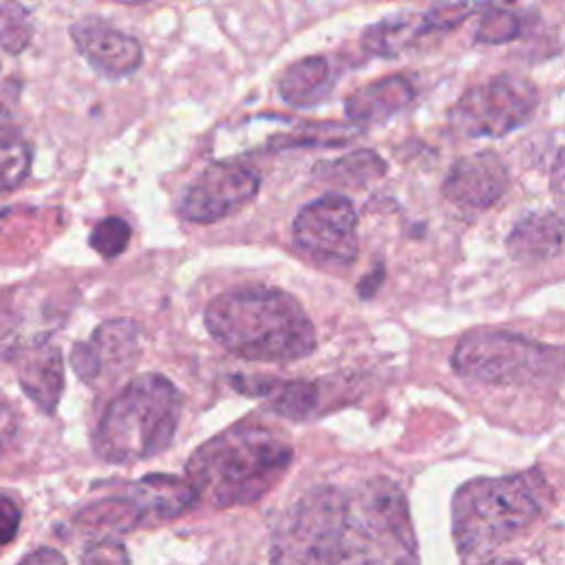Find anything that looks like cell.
<instances>
[{
    "label": "cell",
    "mask_w": 565,
    "mask_h": 565,
    "mask_svg": "<svg viewBox=\"0 0 565 565\" xmlns=\"http://www.w3.org/2000/svg\"><path fill=\"white\" fill-rule=\"evenodd\" d=\"M289 437L260 422H236L203 441L185 461V479L210 508H236L258 501L289 470Z\"/></svg>",
    "instance_id": "obj_1"
},
{
    "label": "cell",
    "mask_w": 565,
    "mask_h": 565,
    "mask_svg": "<svg viewBox=\"0 0 565 565\" xmlns=\"http://www.w3.org/2000/svg\"><path fill=\"white\" fill-rule=\"evenodd\" d=\"M207 333L232 355L249 362H294L316 349V327L287 291L247 285L207 302Z\"/></svg>",
    "instance_id": "obj_2"
},
{
    "label": "cell",
    "mask_w": 565,
    "mask_h": 565,
    "mask_svg": "<svg viewBox=\"0 0 565 565\" xmlns=\"http://www.w3.org/2000/svg\"><path fill=\"white\" fill-rule=\"evenodd\" d=\"M550 503L552 488L536 470L461 483L450 503L457 554L463 561H492L494 552L527 532Z\"/></svg>",
    "instance_id": "obj_3"
},
{
    "label": "cell",
    "mask_w": 565,
    "mask_h": 565,
    "mask_svg": "<svg viewBox=\"0 0 565 565\" xmlns=\"http://www.w3.org/2000/svg\"><path fill=\"white\" fill-rule=\"evenodd\" d=\"M181 391L161 373L132 377L104 408L93 448L108 463L143 461L163 452L179 428Z\"/></svg>",
    "instance_id": "obj_4"
},
{
    "label": "cell",
    "mask_w": 565,
    "mask_h": 565,
    "mask_svg": "<svg viewBox=\"0 0 565 565\" xmlns=\"http://www.w3.org/2000/svg\"><path fill=\"white\" fill-rule=\"evenodd\" d=\"M450 364L479 384L530 386L561 377L563 349L512 331L475 329L455 344Z\"/></svg>",
    "instance_id": "obj_5"
},
{
    "label": "cell",
    "mask_w": 565,
    "mask_h": 565,
    "mask_svg": "<svg viewBox=\"0 0 565 565\" xmlns=\"http://www.w3.org/2000/svg\"><path fill=\"white\" fill-rule=\"evenodd\" d=\"M349 563H415L417 539L404 490L373 477L347 494Z\"/></svg>",
    "instance_id": "obj_6"
},
{
    "label": "cell",
    "mask_w": 565,
    "mask_h": 565,
    "mask_svg": "<svg viewBox=\"0 0 565 565\" xmlns=\"http://www.w3.org/2000/svg\"><path fill=\"white\" fill-rule=\"evenodd\" d=\"M274 563H349L347 492L316 486L298 497L271 534Z\"/></svg>",
    "instance_id": "obj_7"
},
{
    "label": "cell",
    "mask_w": 565,
    "mask_h": 565,
    "mask_svg": "<svg viewBox=\"0 0 565 565\" xmlns=\"http://www.w3.org/2000/svg\"><path fill=\"white\" fill-rule=\"evenodd\" d=\"M539 108V88L527 77L501 73L470 86L448 110V126L463 139H499L525 126Z\"/></svg>",
    "instance_id": "obj_8"
},
{
    "label": "cell",
    "mask_w": 565,
    "mask_h": 565,
    "mask_svg": "<svg viewBox=\"0 0 565 565\" xmlns=\"http://www.w3.org/2000/svg\"><path fill=\"white\" fill-rule=\"evenodd\" d=\"M298 252L320 267H347L358 258V214L349 196L324 194L298 210L291 223Z\"/></svg>",
    "instance_id": "obj_9"
},
{
    "label": "cell",
    "mask_w": 565,
    "mask_h": 565,
    "mask_svg": "<svg viewBox=\"0 0 565 565\" xmlns=\"http://www.w3.org/2000/svg\"><path fill=\"white\" fill-rule=\"evenodd\" d=\"M260 188V174L241 159H221L205 166L183 190L177 212L196 225L216 223L247 205Z\"/></svg>",
    "instance_id": "obj_10"
},
{
    "label": "cell",
    "mask_w": 565,
    "mask_h": 565,
    "mask_svg": "<svg viewBox=\"0 0 565 565\" xmlns=\"http://www.w3.org/2000/svg\"><path fill=\"white\" fill-rule=\"evenodd\" d=\"M68 35L88 66L106 79L130 77L143 64L141 42L99 18H82L73 22Z\"/></svg>",
    "instance_id": "obj_11"
},
{
    "label": "cell",
    "mask_w": 565,
    "mask_h": 565,
    "mask_svg": "<svg viewBox=\"0 0 565 565\" xmlns=\"http://www.w3.org/2000/svg\"><path fill=\"white\" fill-rule=\"evenodd\" d=\"M510 188L505 161L494 150H479L459 157L441 185V194L463 210H488L503 199Z\"/></svg>",
    "instance_id": "obj_12"
},
{
    "label": "cell",
    "mask_w": 565,
    "mask_h": 565,
    "mask_svg": "<svg viewBox=\"0 0 565 565\" xmlns=\"http://www.w3.org/2000/svg\"><path fill=\"white\" fill-rule=\"evenodd\" d=\"M141 327L130 318L102 322L90 340L75 342L71 366L86 384H95L104 373H115L128 366L139 355Z\"/></svg>",
    "instance_id": "obj_13"
},
{
    "label": "cell",
    "mask_w": 565,
    "mask_h": 565,
    "mask_svg": "<svg viewBox=\"0 0 565 565\" xmlns=\"http://www.w3.org/2000/svg\"><path fill=\"white\" fill-rule=\"evenodd\" d=\"M18 382L40 411L53 415L64 391V362L55 344L38 338L15 353Z\"/></svg>",
    "instance_id": "obj_14"
},
{
    "label": "cell",
    "mask_w": 565,
    "mask_h": 565,
    "mask_svg": "<svg viewBox=\"0 0 565 565\" xmlns=\"http://www.w3.org/2000/svg\"><path fill=\"white\" fill-rule=\"evenodd\" d=\"M415 95L417 88L408 75H386L353 90L344 99V115L355 126L384 124L402 113L415 99Z\"/></svg>",
    "instance_id": "obj_15"
},
{
    "label": "cell",
    "mask_w": 565,
    "mask_h": 565,
    "mask_svg": "<svg viewBox=\"0 0 565 565\" xmlns=\"http://www.w3.org/2000/svg\"><path fill=\"white\" fill-rule=\"evenodd\" d=\"M128 497L135 501L143 525L177 519L199 501L194 486L177 475H146L130 486Z\"/></svg>",
    "instance_id": "obj_16"
},
{
    "label": "cell",
    "mask_w": 565,
    "mask_h": 565,
    "mask_svg": "<svg viewBox=\"0 0 565 565\" xmlns=\"http://www.w3.org/2000/svg\"><path fill=\"white\" fill-rule=\"evenodd\" d=\"M508 254L525 265L552 260L563 249V218L556 212H527L505 238Z\"/></svg>",
    "instance_id": "obj_17"
},
{
    "label": "cell",
    "mask_w": 565,
    "mask_h": 565,
    "mask_svg": "<svg viewBox=\"0 0 565 565\" xmlns=\"http://www.w3.org/2000/svg\"><path fill=\"white\" fill-rule=\"evenodd\" d=\"M236 391L267 399V408L287 419H307L320 399L318 382L276 377H234Z\"/></svg>",
    "instance_id": "obj_18"
},
{
    "label": "cell",
    "mask_w": 565,
    "mask_h": 565,
    "mask_svg": "<svg viewBox=\"0 0 565 565\" xmlns=\"http://www.w3.org/2000/svg\"><path fill=\"white\" fill-rule=\"evenodd\" d=\"M335 68L324 55H307L291 62L278 77V95L296 108H311L324 102L335 86Z\"/></svg>",
    "instance_id": "obj_19"
},
{
    "label": "cell",
    "mask_w": 565,
    "mask_h": 565,
    "mask_svg": "<svg viewBox=\"0 0 565 565\" xmlns=\"http://www.w3.org/2000/svg\"><path fill=\"white\" fill-rule=\"evenodd\" d=\"M424 15L415 11L386 15L373 24H369L360 35V46L371 57H399L408 49H413L422 38H426Z\"/></svg>",
    "instance_id": "obj_20"
},
{
    "label": "cell",
    "mask_w": 565,
    "mask_h": 565,
    "mask_svg": "<svg viewBox=\"0 0 565 565\" xmlns=\"http://www.w3.org/2000/svg\"><path fill=\"white\" fill-rule=\"evenodd\" d=\"M505 2L510 0H486L481 4L479 22L475 29V42L477 44H508L514 40H521L530 33V26L534 20H539L536 11H521L512 9Z\"/></svg>",
    "instance_id": "obj_21"
},
{
    "label": "cell",
    "mask_w": 565,
    "mask_h": 565,
    "mask_svg": "<svg viewBox=\"0 0 565 565\" xmlns=\"http://www.w3.org/2000/svg\"><path fill=\"white\" fill-rule=\"evenodd\" d=\"M33 38V22L29 11L11 0H0V49L4 53H22Z\"/></svg>",
    "instance_id": "obj_22"
},
{
    "label": "cell",
    "mask_w": 565,
    "mask_h": 565,
    "mask_svg": "<svg viewBox=\"0 0 565 565\" xmlns=\"http://www.w3.org/2000/svg\"><path fill=\"white\" fill-rule=\"evenodd\" d=\"M386 172L384 159L373 150H355L329 166V177L344 185H362Z\"/></svg>",
    "instance_id": "obj_23"
},
{
    "label": "cell",
    "mask_w": 565,
    "mask_h": 565,
    "mask_svg": "<svg viewBox=\"0 0 565 565\" xmlns=\"http://www.w3.org/2000/svg\"><path fill=\"white\" fill-rule=\"evenodd\" d=\"M358 135L355 124H335V121H322V124H305L296 132L276 137L278 148H298V146H338L347 143Z\"/></svg>",
    "instance_id": "obj_24"
},
{
    "label": "cell",
    "mask_w": 565,
    "mask_h": 565,
    "mask_svg": "<svg viewBox=\"0 0 565 565\" xmlns=\"http://www.w3.org/2000/svg\"><path fill=\"white\" fill-rule=\"evenodd\" d=\"M33 163V152L26 141L18 139H0V194L20 188Z\"/></svg>",
    "instance_id": "obj_25"
},
{
    "label": "cell",
    "mask_w": 565,
    "mask_h": 565,
    "mask_svg": "<svg viewBox=\"0 0 565 565\" xmlns=\"http://www.w3.org/2000/svg\"><path fill=\"white\" fill-rule=\"evenodd\" d=\"M486 0H435L422 15L428 35L448 33L475 15Z\"/></svg>",
    "instance_id": "obj_26"
},
{
    "label": "cell",
    "mask_w": 565,
    "mask_h": 565,
    "mask_svg": "<svg viewBox=\"0 0 565 565\" xmlns=\"http://www.w3.org/2000/svg\"><path fill=\"white\" fill-rule=\"evenodd\" d=\"M130 236L132 230L128 221H124L121 216H106L93 227L88 243L102 258H115L128 247Z\"/></svg>",
    "instance_id": "obj_27"
},
{
    "label": "cell",
    "mask_w": 565,
    "mask_h": 565,
    "mask_svg": "<svg viewBox=\"0 0 565 565\" xmlns=\"http://www.w3.org/2000/svg\"><path fill=\"white\" fill-rule=\"evenodd\" d=\"M20 523H22V512L18 503L9 494L0 492V547L11 543L18 536Z\"/></svg>",
    "instance_id": "obj_28"
},
{
    "label": "cell",
    "mask_w": 565,
    "mask_h": 565,
    "mask_svg": "<svg viewBox=\"0 0 565 565\" xmlns=\"http://www.w3.org/2000/svg\"><path fill=\"white\" fill-rule=\"evenodd\" d=\"M18 430V415L11 406L0 404V457L2 452L9 448V444L13 441Z\"/></svg>",
    "instance_id": "obj_29"
},
{
    "label": "cell",
    "mask_w": 565,
    "mask_h": 565,
    "mask_svg": "<svg viewBox=\"0 0 565 565\" xmlns=\"http://www.w3.org/2000/svg\"><path fill=\"white\" fill-rule=\"evenodd\" d=\"M97 550H102V554L99 552L90 554L84 561H117V563H126L128 561V554H126V550L119 543H104Z\"/></svg>",
    "instance_id": "obj_30"
},
{
    "label": "cell",
    "mask_w": 565,
    "mask_h": 565,
    "mask_svg": "<svg viewBox=\"0 0 565 565\" xmlns=\"http://www.w3.org/2000/svg\"><path fill=\"white\" fill-rule=\"evenodd\" d=\"M22 561L24 563H64L66 558L60 552H55L53 547H40L38 552L24 556Z\"/></svg>",
    "instance_id": "obj_31"
},
{
    "label": "cell",
    "mask_w": 565,
    "mask_h": 565,
    "mask_svg": "<svg viewBox=\"0 0 565 565\" xmlns=\"http://www.w3.org/2000/svg\"><path fill=\"white\" fill-rule=\"evenodd\" d=\"M18 126L13 124L11 113L0 104V139H18Z\"/></svg>",
    "instance_id": "obj_32"
},
{
    "label": "cell",
    "mask_w": 565,
    "mask_h": 565,
    "mask_svg": "<svg viewBox=\"0 0 565 565\" xmlns=\"http://www.w3.org/2000/svg\"><path fill=\"white\" fill-rule=\"evenodd\" d=\"M110 2H117V4H126V7H141V4H148L150 0H110Z\"/></svg>",
    "instance_id": "obj_33"
}]
</instances>
